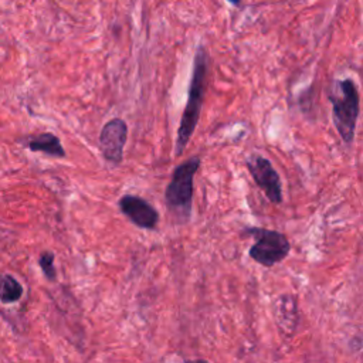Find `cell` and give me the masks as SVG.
I'll return each instance as SVG.
<instances>
[{
    "mask_svg": "<svg viewBox=\"0 0 363 363\" xmlns=\"http://www.w3.org/2000/svg\"><path fill=\"white\" fill-rule=\"evenodd\" d=\"M245 234L257 238L255 242L251 245L248 254L255 262L264 267H272L281 262L291 251V244L288 238L279 231L252 227L245 230Z\"/></svg>",
    "mask_w": 363,
    "mask_h": 363,
    "instance_id": "277c9868",
    "label": "cell"
},
{
    "mask_svg": "<svg viewBox=\"0 0 363 363\" xmlns=\"http://www.w3.org/2000/svg\"><path fill=\"white\" fill-rule=\"evenodd\" d=\"M207 72H208V55L206 48L203 45H199L194 55V61H193V71H191L187 102L183 109L180 123L177 128V136H176V145H174L176 156H180L184 153L187 143L193 136L196 126L199 123L201 105L204 99Z\"/></svg>",
    "mask_w": 363,
    "mask_h": 363,
    "instance_id": "6da1fadb",
    "label": "cell"
},
{
    "mask_svg": "<svg viewBox=\"0 0 363 363\" xmlns=\"http://www.w3.org/2000/svg\"><path fill=\"white\" fill-rule=\"evenodd\" d=\"M247 169L251 173L255 184L264 191L267 199L272 204H281L282 203V184L281 177L278 172L274 169L271 162L258 155L254 153L245 160Z\"/></svg>",
    "mask_w": 363,
    "mask_h": 363,
    "instance_id": "5b68a950",
    "label": "cell"
},
{
    "mask_svg": "<svg viewBox=\"0 0 363 363\" xmlns=\"http://www.w3.org/2000/svg\"><path fill=\"white\" fill-rule=\"evenodd\" d=\"M201 159L191 156L174 167L172 179L164 190V201L170 213L182 223L189 221L193 204V179Z\"/></svg>",
    "mask_w": 363,
    "mask_h": 363,
    "instance_id": "7a4b0ae2",
    "label": "cell"
},
{
    "mask_svg": "<svg viewBox=\"0 0 363 363\" xmlns=\"http://www.w3.org/2000/svg\"><path fill=\"white\" fill-rule=\"evenodd\" d=\"M128 139V125L123 119L108 121L99 135V146L105 160L119 164L123 157V147Z\"/></svg>",
    "mask_w": 363,
    "mask_h": 363,
    "instance_id": "8992f818",
    "label": "cell"
},
{
    "mask_svg": "<svg viewBox=\"0 0 363 363\" xmlns=\"http://www.w3.org/2000/svg\"><path fill=\"white\" fill-rule=\"evenodd\" d=\"M121 211L138 227L153 230L159 221L157 210L145 199L133 194H125L119 200Z\"/></svg>",
    "mask_w": 363,
    "mask_h": 363,
    "instance_id": "52a82bcc",
    "label": "cell"
},
{
    "mask_svg": "<svg viewBox=\"0 0 363 363\" xmlns=\"http://www.w3.org/2000/svg\"><path fill=\"white\" fill-rule=\"evenodd\" d=\"M337 88L340 94L330 95L332 102V118L333 125L346 145H350L354 139L356 122L359 116L360 98L359 91L352 78H345L337 81Z\"/></svg>",
    "mask_w": 363,
    "mask_h": 363,
    "instance_id": "3957f363",
    "label": "cell"
},
{
    "mask_svg": "<svg viewBox=\"0 0 363 363\" xmlns=\"http://www.w3.org/2000/svg\"><path fill=\"white\" fill-rule=\"evenodd\" d=\"M45 278L48 281H54L55 279V268H54V254L50 251H45L41 254L40 261H38Z\"/></svg>",
    "mask_w": 363,
    "mask_h": 363,
    "instance_id": "30bf717a",
    "label": "cell"
},
{
    "mask_svg": "<svg viewBox=\"0 0 363 363\" xmlns=\"http://www.w3.org/2000/svg\"><path fill=\"white\" fill-rule=\"evenodd\" d=\"M26 145L31 152H44V153H47L50 156H55V157L65 156V150H64L60 139L54 133H50V132L31 136L26 142Z\"/></svg>",
    "mask_w": 363,
    "mask_h": 363,
    "instance_id": "ba28073f",
    "label": "cell"
},
{
    "mask_svg": "<svg viewBox=\"0 0 363 363\" xmlns=\"http://www.w3.org/2000/svg\"><path fill=\"white\" fill-rule=\"evenodd\" d=\"M23 295V286L10 274L0 275V301L3 303L17 302Z\"/></svg>",
    "mask_w": 363,
    "mask_h": 363,
    "instance_id": "9c48e42d",
    "label": "cell"
},
{
    "mask_svg": "<svg viewBox=\"0 0 363 363\" xmlns=\"http://www.w3.org/2000/svg\"><path fill=\"white\" fill-rule=\"evenodd\" d=\"M184 363H210V362H207V360H204V359H196V360H187V362H184Z\"/></svg>",
    "mask_w": 363,
    "mask_h": 363,
    "instance_id": "8fae6325",
    "label": "cell"
}]
</instances>
